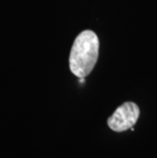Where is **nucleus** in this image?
I'll use <instances>...</instances> for the list:
<instances>
[{
  "instance_id": "1",
  "label": "nucleus",
  "mask_w": 157,
  "mask_h": 158,
  "mask_svg": "<svg viewBox=\"0 0 157 158\" xmlns=\"http://www.w3.org/2000/svg\"><path fill=\"white\" fill-rule=\"evenodd\" d=\"M99 56V39L91 30L81 32L76 38L69 54V69L78 78L89 76Z\"/></svg>"
},
{
  "instance_id": "2",
  "label": "nucleus",
  "mask_w": 157,
  "mask_h": 158,
  "mask_svg": "<svg viewBox=\"0 0 157 158\" xmlns=\"http://www.w3.org/2000/svg\"><path fill=\"white\" fill-rule=\"evenodd\" d=\"M139 116V106L134 102H125L118 106L107 119V124L113 132L122 133L135 126Z\"/></svg>"
}]
</instances>
